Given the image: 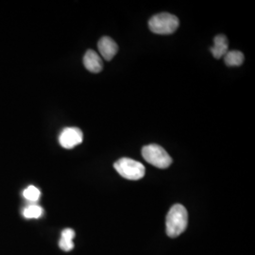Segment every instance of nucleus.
Wrapping results in <instances>:
<instances>
[{
	"label": "nucleus",
	"instance_id": "7",
	"mask_svg": "<svg viewBox=\"0 0 255 255\" xmlns=\"http://www.w3.org/2000/svg\"><path fill=\"white\" fill-rule=\"evenodd\" d=\"M83 64L85 68L92 73H99L103 68V63L101 56L95 50L89 49L83 57Z\"/></svg>",
	"mask_w": 255,
	"mask_h": 255
},
{
	"label": "nucleus",
	"instance_id": "10",
	"mask_svg": "<svg viewBox=\"0 0 255 255\" xmlns=\"http://www.w3.org/2000/svg\"><path fill=\"white\" fill-rule=\"evenodd\" d=\"M224 61L228 66H239L244 62V54L238 50L228 51L224 56Z\"/></svg>",
	"mask_w": 255,
	"mask_h": 255
},
{
	"label": "nucleus",
	"instance_id": "8",
	"mask_svg": "<svg viewBox=\"0 0 255 255\" xmlns=\"http://www.w3.org/2000/svg\"><path fill=\"white\" fill-rule=\"evenodd\" d=\"M229 51V43L227 37L219 34L214 39V46L211 47V52L216 59L224 57Z\"/></svg>",
	"mask_w": 255,
	"mask_h": 255
},
{
	"label": "nucleus",
	"instance_id": "1",
	"mask_svg": "<svg viewBox=\"0 0 255 255\" xmlns=\"http://www.w3.org/2000/svg\"><path fill=\"white\" fill-rule=\"evenodd\" d=\"M188 223V213L182 204L173 205L166 216V235L171 238L178 237L185 231Z\"/></svg>",
	"mask_w": 255,
	"mask_h": 255
},
{
	"label": "nucleus",
	"instance_id": "5",
	"mask_svg": "<svg viewBox=\"0 0 255 255\" xmlns=\"http://www.w3.org/2000/svg\"><path fill=\"white\" fill-rule=\"evenodd\" d=\"M83 133L79 128H65L59 136L60 145L66 149H71L82 144Z\"/></svg>",
	"mask_w": 255,
	"mask_h": 255
},
{
	"label": "nucleus",
	"instance_id": "6",
	"mask_svg": "<svg viewBox=\"0 0 255 255\" xmlns=\"http://www.w3.org/2000/svg\"><path fill=\"white\" fill-rule=\"evenodd\" d=\"M98 47L101 56L106 61H111L119 51L118 44L112 38L108 36L101 38L98 44Z\"/></svg>",
	"mask_w": 255,
	"mask_h": 255
},
{
	"label": "nucleus",
	"instance_id": "12",
	"mask_svg": "<svg viewBox=\"0 0 255 255\" xmlns=\"http://www.w3.org/2000/svg\"><path fill=\"white\" fill-rule=\"evenodd\" d=\"M23 197L30 202L39 201L41 197V191L34 185H29L23 191Z\"/></svg>",
	"mask_w": 255,
	"mask_h": 255
},
{
	"label": "nucleus",
	"instance_id": "3",
	"mask_svg": "<svg viewBox=\"0 0 255 255\" xmlns=\"http://www.w3.org/2000/svg\"><path fill=\"white\" fill-rule=\"evenodd\" d=\"M118 173L124 179L138 181L146 174V168L140 162L130 158H121L114 164Z\"/></svg>",
	"mask_w": 255,
	"mask_h": 255
},
{
	"label": "nucleus",
	"instance_id": "2",
	"mask_svg": "<svg viewBox=\"0 0 255 255\" xmlns=\"http://www.w3.org/2000/svg\"><path fill=\"white\" fill-rule=\"evenodd\" d=\"M179 19L171 13L162 12L154 15L148 21L149 29L156 34H171L179 27Z\"/></svg>",
	"mask_w": 255,
	"mask_h": 255
},
{
	"label": "nucleus",
	"instance_id": "9",
	"mask_svg": "<svg viewBox=\"0 0 255 255\" xmlns=\"http://www.w3.org/2000/svg\"><path fill=\"white\" fill-rule=\"evenodd\" d=\"M76 236L73 229H64L62 232L61 239L59 241V247L64 252H70L74 249V237Z\"/></svg>",
	"mask_w": 255,
	"mask_h": 255
},
{
	"label": "nucleus",
	"instance_id": "4",
	"mask_svg": "<svg viewBox=\"0 0 255 255\" xmlns=\"http://www.w3.org/2000/svg\"><path fill=\"white\" fill-rule=\"evenodd\" d=\"M143 158L148 164H152L158 168H167L172 164V159L165 151L164 147L155 144L144 146L142 148Z\"/></svg>",
	"mask_w": 255,
	"mask_h": 255
},
{
	"label": "nucleus",
	"instance_id": "11",
	"mask_svg": "<svg viewBox=\"0 0 255 255\" xmlns=\"http://www.w3.org/2000/svg\"><path fill=\"white\" fill-rule=\"evenodd\" d=\"M43 214L44 210L37 204H29L22 211L23 217L27 219H40L43 216Z\"/></svg>",
	"mask_w": 255,
	"mask_h": 255
}]
</instances>
